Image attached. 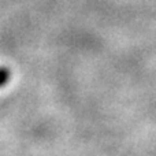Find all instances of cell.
<instances>
[{
    "label": "cell",
    "mask_w": 156,
    "mask_h": 156,
    "mask_svg": "<svg viewBox=\"0 0 156 156\" xmlns=\"http://www.w3.org/2000/svg\"><path fill=\"white\" fill-rule=\"evenodd\" d=\"M8 74H10V71H8L7 67H3L2 69V86L5 85V82H7L8 80Z\"/></svg>",
    "instance_id": "cell-1"
}]
</instances>
